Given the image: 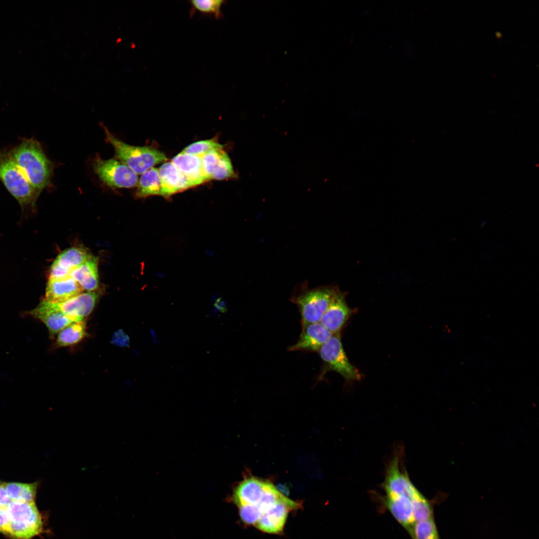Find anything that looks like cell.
I'll use <instances>...</instances> for the list:
<instances>
[{"label": "cell", "instance_id": "6da1fadb", "mask_svg": "<svg viewBox=\"0 0 539 539\" xmlns=\"http://www.w3.org/2000/svg\"><path fill=\"white\" fill-rule=\"evenodd\" d=\"M9 153L32 186L40 194L49 185L53 171L52 164L40 144L34 139H25Z\"/></svg>", "mask_w": 539, "mask_h": 539}, {"label": "cell", "instance_id": "7a4b0ae2", "mask_svg": "<svg viewBox=\"0 0 539 539\" xmlns=\"http://www.w3.org/2000/svg\"><path fill=\"white\" fill-rule=\"evenodd\" d=\"M104 129L106 140L114 148L116 157L137 175L167 160L163 152L155 148L127 144L114 137L106 127Z\"/></svg>", "mask_w": 539, "mask_h": 539}, {"label": "cell", "instance_id": "3957f363", "mask_svg": "<svg viewBox=\"0 0 539 539\" xmlns=\"http://www.w3.org/2000/svg\"><path fill=\"white\" fill-rule=\"evenodd\" d=\"M0 180L22 208L33 207L40 194L32 186L9 152L0 151Z\"/></svg>", "mask_w": 539, "mask_h": 539}, {"label": "cell", "instance_id": "277c9868", "mask_svg": "<svg viewBox=\"0 0 539 539\" xmlns=\"http://www.w3.org/2000/svg\"><path fill=\"white\" fill-rule=\"evenodd\" d=\"M9 520V537L31 539L43 530V522L35 504L11 501L6 508Z\"/></svg>", "mask_w": 539, "mask_h": 539}, {"label": "cell", "instance_id": "5b68a950", "mask_svg": "<svg viewBox=\"0 0 539 539\" xmlns=\"http://www.w3.org/2000/svg\"><path fill=\"white\" fill-rule=\"evenodd\" d=\"M337 288L331 286H320L292 296L291 301L299 309L302 327L320 321Z\"/></svg>", "mask_w": 539, "mask_h": 539}, {"label": "cell", "instance_id": "8992f818", "mask_svg": "<svg viewBox=\"0 0 539 539\" xmlns=\"http://www.w3.org/2000/svg\"><path fill=\"white\" fill-rule=\"evenodd\" d=\"M323 361L320 376L327 371H333L347 381L359 380L361 375L349 361L342 346L339 333L333 334L318 351Z\"/></svg>", "mask_w": 539, "mask_h": 539}, {"label": "cell", "instance_id": "52a82bcc", "mask_svg": "<svg viewBox=\"0 0 539 539\" xmlns=\"http://www.w3.org/2000/svg\"><path fill=\"white\" fill-rule=\"evenodd\" d=\"M93 167L100 180L108 186L129 188L138 185L137 175L120 161L97 157Z\"/></svg>", "mask_w": 539, "mask_h": 539}, {"label": "cell", "instance_id": "ba28073f", "mask_svg": "<svg viewBox=\"0 0 539 539\" xmlns=\"http://www.w3.org/2000/svg\"><path fill=\"white\" fill-rule=\"evenodd\" d=\"M351 311L345 294L337 288L319 322L332 333H339L348 320Z\"/></svg>", "mask_w": 539, "mask_h": 539}, {"label": "cell", "instance_id": "9c48e42d", "mask_svg": "<svg viewBox=\"0 0 539 539\" xmlns=\"http://www.w3.org/2000/svg\"><path fill=\"white\" fill-rule=\"evenodd\" d=\"M297 507L296 502L286 498L265 511L255 525L261 531L279 534L283 530L288 512Z\"/></svg>", "mask_w": 539, "mask_h": 539}, {"label": "cell", "instance_id": "30bf717a", "mask_svg": "<svg viewBox=\"0 0 539 539\" xmlns=\"http://www.w3.org/2000/svg\"><path fill=\"white\" fill-rule=\"evenodd\" d=\"M91 256L82 248L72 247L61 252L52 263L49 279H61L70 276V273L84 263Z\"/></svg>", "mask_w": 539, "mask_h": 539}, {"label": "cell", "instance_id": "8fae6325", "mask_svg": "<svg viewBox=\"0 0 539 539\" xmlns=\"http://www.w3.org/2000/svg\"><path fill=\"white\" fill-rule=\"evenodd\" d=\"M27 314L42 322L52 338L73 322L58 308L55 303L44 299L42 300L36 307L27 312Z\"/></svg>", "mask_w": 539, "mask_h": 539}, {"label": "cell", "instance_id": "7c38bea8", "mask_svg": "<svg viewBox=\"0 0 539 539\" xmlns=\"http://www.w3.org/2000/svg\"><path fill=\"white\" fill-rule=\"evenodd\" d=\"M99 297L98 292L87 291L67 300L55 303L58 308L73 322L84 320L93 310Z\"/></svg>", "mask_w": 539, "mask_h": 539}, {"label": "cell", "instance_id": "4fadbf2b", "mask_svg": "<svg viewBox=\"0 0 539 539\" xmlns=\"http://www.w3.org/2000/svg\"><path fill=\"white\" fill-rule=\"evenodd\" d=\"M333 335L319 322L302 327V332L296 343L288 348L289 351L318 352Z\"/></svg>", "mask_w": 539, "mask_h": 539}, {"label": "cell", "instance_id": "5bb4252c", "mask_svg": "<svg viewBox=\"0 0 539 539\" xmlns=\"http://www.w3.org/2000/svg\"><path fill=\"white\" fill-rule=\"evenodd\" d=\"M384 504L394 518L408 532L411 538L416 523L413 512L411 499L394 494H386Z\"/></svg>", "mask_w": 539, "mask_h": 539}, {"label": "cell", "instance_id": "9a60e30c", "mask_svg": "<svg viewBox=\"0 0 539 539\" xmlns=\"http://www.w3.org/2000/svg\"><path fill=\"white\" fill-rule=\"evenodd\" d=\"M79 284L69 276L61 279H49L43 299L53 303L67 300L83 292Z\"/></svg>", "mask_w": 539, "mask_h": 539}, {"label": "cell", "instance_id": "2e32d148", "mask_svg": "<svg viewBox=\"0 0 539 539\" xmlns=\"http://www.w3.org/2000/svg\"><path fill=\"white\" fill-rule=\"evenodd\" d=\"M158 172L162 196L168 197L192 187L186 177L171 162L162 164L158 169Z\"/></svg>", "mask_w": 539, "mask_h": 539}, {"label": "cell", "instance_id": "e0dca14e", "mask_svg": "<svg viewBox=\"0 0 539 539\" xmlns=\"http://www.w3.org/2000/svg\"><path fill=\"white\" fill-rule=\"evenodd\" d=\"M266 481L249 477L241 482L235 489L232 500L239 507L244 505H257L264 488Z\"/></svg>", "mask_w": 539, "mask_h": 539}, {"label": "cell", "instance_id": "ac0fdd59", "mask_svg": "<svg viewBox=\"0 0 539 539\" xmlns=\"http://www.w3.org/2000/svg\"><path fill=\"white\" fill-rule=\"evenodd\" d=\"M171 162L186 177L192 187L206 181L201 157L181 152L172 159Z\"/></svg>", "mask_w": 539, "mask_h": 539}, {"label": "cell", "instance_id": "d6986e66", "mask_svg": "<svg viewBox=\"0 0 539 539\" xmlns=\"http://www.w3.org/2000/svg\"><path fill=\"white\" fill-rule=\"evenodd\" d=\"M97 265L96 258L91 255L84 263L70 273V276L76 281L84 290L94 291L99 284Z\"/></svg>", "mask_w": 539, "mask_h": 539}, {"label": "cell", "instance_id": "ffe728a7", "mask_svg": "<svg viewBox=\"0 0 539 539\" xmlns=\"http://www.w3.org/2000/svg\"><path fill=\"white\" fill-rule=\"evenodd\" d=\"M3 487L10 500L23 503L35 502L38 483L19 482L3 483Z\"/></svg>", "mask_w": 539, "mask_h": 539}, {"label": "cell", "instance_id": "44dd1931", "mask_svg": "<svg viewBox=\"0 0 539 539\" xmlns=\"http://www.w3.org/2000/svg\"><path fill=\"white\" fill-rule=\"evenodd\" d=\"M86 334L85 320L73 322L57 334L55 346L62 347L76 344L83 339Z\"/></svg>", "mask_w": 539, "mask_h": 539}, {"label": "cell", "instance_id": "7402d4cb", "mask_svg": "<svg viewBox=\"0 0 539 539\" xmlns=\"http://www.w3.org/2000/svg\"><path fill=\"white\" fill-rule=\"evenodd\" d=\"M162 194V187L158 169L152 168L146 171L140 178L136 195L141 198Z\"/></svg>", "mask_w": 539, "mask_h": 539}, {"label": "cell", "instance_id": "603a6c76", "mask_svg": "<svg viewBox=\"0 0 539 539\" xmlns=\"http://www.w3.org/2000/svg\"><path fill=\"white\" fill-rule=\"evenodd\" d=\"M226 2L223 0H192L191 13L197 10L201 13L213 15L219 19L223 17L222 7Z\"/></svg>", "mask_w": 539, "mask_h": 539}, {"label": "cell", "instance_id": "cb8c5ba5", "mask_svg": "<svg viewBox=\"0 0 539 539\" xmlns=\"http://www.w3.org/2000/svg\"><path fill=\"white\" fill-rule=\"evenodd\" d=\"M414 517L416 522L432 518V510L428 501L418 490L411 499Z\"/></svg>", "mask_w": 539, "mask_h": 539}, {"label": "cell", "instance_id": "d4e9b609", "mask_svg": "<svg viewBox=\"0 0 539 539\" xmlns=\"http://www.w3.org/2000/svg\"><path fill=\"white\" fill-rule=\"evenodd\" d=\"M412 539H439L436 525L433 518L416 522L413 531Z\"/></svg>", "mask_w": 539, "mask_h": 539}, {"label": "cell", "instance_id": "484cf974", "mask_svg": "<svg viewBox=\"0 0 539 539\" xmlns=\"http://www.w3.org/2000/svg\"><path fill=\"white\" fill-rule=\"evenodd\" d=\"M223 146L215 139L202 140L194 142L186 147L182 152L201 157L213 150H222Z\"/></svg>", "mask_w": 539, "mask_h": 539}, {"label": "cell", "instance_id": "4316f807", "mask_svg": "<svg viewBox=\"0 0 539 539\" xmlns=\"http://www.w3.org/2000/svg\"><path fill=\"white\" fill-rule=\"evenodd\" d=\"M236 177L231 160L223 151L213 172L212 179L221 180Z\"/></svg>", "mask_w": 539, "mask_h": 539}, {"label": "cell", "instance_id": "83f0119b", "mask_svg": "<svg viewBox=\"0 0 539 539\" xmlns=\"http://www.w3.org/2000/svg\"><path fill=\"white\" fill-rule=\"evenodd\" d=\"M223 151V149L213 150L208 152L201 157L206 181L212 179L213 172Z\"/></svg>", "mask_w": 539, "mask_h": 539}, {"label": "cell", "instance_id": "f1b7e54d", "mask_svg": "<svg viewBox=\"0 0 539 539\" xmlns=\"http://www.w3.org/2000/svg\"><path fill=\"white\" fill-rule=\"evenodd\" d=\"M239 508V514L243 522L247 525H256L263 512L256 505H244Z\"/></svg>", "mask_w": 539, "mask_h": 539}, {"label": "cell", "instance_id": "f546056e", "mask_svg": "<svg viewBox=\"0 0 539 539\" xmlns=\"http://www.w3.org/2000/svg\"><path fill=\"white\" fill-rule=\"evenodd\" d=\"M0 532L9 536V520L6 508H0Z\"/></svg>", "mask_w": 539, "mask_h": 539}, {"label": "cell", "instance_id": "4dcf8cb0", "mask_svg": "<svg viewBox=\"0 0 539 539\" xmlns=\"http://www.w3.org/2000/svg\"><path fill=\"white\" fill-rule=\"evenodd\" d=\"M11 502L8 497L4 487L3 483L0 484V508H6Z\"/></svg>", "mask_w": 539, "mask_h": 539}, {"label": "cell", "instance_id": "1f68e13d", "mask_svg": "<svg viewBox=\"0 0 539 539\" xmlns=\"http://www.w3.org/2000/svg\"><path fill=\"white\" fill-rule=\"evenodd\" d=\"M123 339H128V336L126 335H124V333L123 332L119 331L115 333V334L113 336V341L116 344H119V345L122 344L125 345V344H127L129 340H123Z\"/></svg>", "mask_w": 539, "mask_h": 539}, {"label": "cell", "instance_id": "d6a6232c", "mask_svg": "<svg viewBox=\"0 0 539 539\" xmlns=\"http://www.w3.org/2000/svg\"><path fill=\"white\" fill-rule=\"evenodd\" d=\"M1 483H2V482H1L0 481V484H1Z\"/></svg>", "mask_w": 539, "mask_h": 539}]
</instances>
